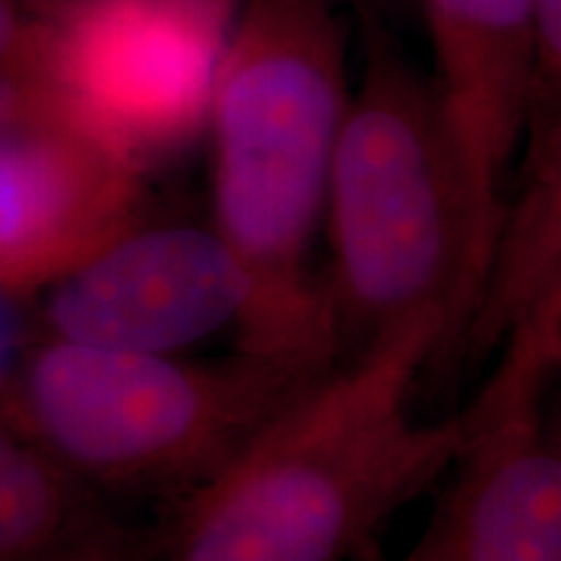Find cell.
<instances>
[{"label":"cell","instance_id":"cell-15","mask_svg":"<svg viewBox=\"0 0 561 561\" xmlns=\"http://www.w3.org/2000/svg\"><path fill=\"white\" fill-rule=\"evenodd\" d=\"M520 328L536 335V339L557 356V362H561V265L551 276L549 284H546L541 297L536 299L528 318H525L515 331H520Z\"/></svg>","mask_w":561,"mask_h":561},{"label":"cell","instance_id":"cell-9","mask_svg":"<svg viewBox=\"0 0 561 561\" xmlns=\"http://www.w3.org/2000/svg\"><path fill=\"white\" fill-rule=\"evenodd\" d=\"M421 3L437 60L434 76L483 193L502 203V178L528 123L538 0Z\"/></svg>","mask_w":561,"mask_h":561},{"label":"cell","instance_id":"cell-12","mask_svg":"<svg viewBox=\"0 0 561 561\" xmlns=\"http://www.w3.org/2000/svg\"><path fill=\"white\" fill-rule=\"evenodd\" d=\"M50 112V0H0V125Z\"/></svg>","mask_w":561,"mask_h":561},{"label":"cell","instance_id":"cell-6","mask_svg":"<svg viewBox=\"0 0 561 561\" xmlns=\"http://www.w3.org/2000/svg\"><path fill=\"white\" fill-rule=\"evenodd\" d=\"M45 325L53 339L149 354L234 328L240 348L291 359L273 335L261 280L219 229L201 224H128L53 280Z\"/></svg>","mask_w":561,"mask_h":561},{"label":"cell","instance_id":"cell-16","mask_svg":"<svg viewBox=\"0 0 561 561\" xmlns=\"http://www.w3.org/2000/svg\"><path fill=\"white\" fill-rule=\"evenodd\" d=\"M5 297L9 294L0 291V396L9 401L13 380L26 354H19V318Z\"/></svg>","mask_w":561,"mask_h":561},{"label":"cell","instance_id":"cell-5","mask_svg":"<svg viewBox=\"0 0 561 561\" xmlns=\"http://www.w3.org/2000/svg\"><path fill=\"white\" fill-rule=\"evenodd\" d=\"M237 0H50L60 115L133 164L208 121Z\"/></svg>","mask_w":561,"mask_h":561},{"label":"cell","instance_id":"cell-4","mask_svg":"<svg viewBox=\"0 0 561 561\" xmlns=\"http://www.w3.org/2000/svg\"><path fill=\"white\" fill-rule=\"evenodd\" d=\"M325 371L244 348L191 362L47 335L21 362L9 401L79 481L185 500Z\"/></svg>","mask_w":561,"mask_h":561},{"label":"cell","instance_id":"cell-8","mask_svg":"<svg viewBox=\"0 0 561 561\" xmlns=\"http://www.w3.org/2000/svg\"><path fill=\"white\" fill-rule=\"evenodd\" d=\"M138 172L60 112L0 125V291L53 284L133 224Z\"/></svg>","mask_w":561,"mask_h":561},{"label":"cell","instance_id":"cell-1","mask_svg":"<svg viewBox=\"0 0 561 561\" xmlns=\"http://www.w3.org/2000/svg\"><path fill=\"white\" fill-rule=\"evenodd\" d=\"M442 351L445 328L426 318L328 369L182 500L153 561H354L476 430V401L411 416L413 382Z\"/></svg>","mask_w":561,"mask_h":561},{"label":"cell","instance_id":"cell-11","mask_svg":"<svg viewBox=\"0 0 561 561\" xmlns=\"http://www.w3.org/2000/svg\"><path fill=\"white\" fill-rule=\"evenodd\" d=\"M58 460L0 421V561H30L102 520Z\"/></svg>","mask_w":561,"mask_h":561},{"label":"cell","instance_id":"cell-2","mask_svg":"<svg viewBox=\"0 0 561 561\" xmlns=\"http://www.w3.org/2000/svg\"><path fill=\"white\" fill-rule=\"evenodd\" d=\"M354 3L362 68L325 198L335 322L362 351L439 320L442 362H453L483 297L504 206L483 193L437 76L413 62L371 0Z\"/></svg>","mask_w":561,"mask_h":561},{"label":"cell","instance_id":"cell-14","mask_svg":"<svg viewBox=\"0 0 561 561\" xmlns=\"http://www.w3.org/2000/svg\"><path fill=\"white\" fill-rule=\"evenodd\" d=\"M144 551V543L130 530L102 517L79 536L30 561H149Z\"/></svg>","mask_w":561,"mask_h":561},{"label":"cell","instance_id":"cell-7","mask_svg":"<svg viewBox=\"0 0 561 561\" xmlns=\"http://www.w3.org/2000/svg\"><path fill=\"white\" fill-rule=\"evenodd\" d=\"M557 367L528 331L504 341L455 479L398 561H561V442L546 434L541 385Z\"/></svg>","mask_w":561,"mask_h":561},{"label":"cell","instance_id":"cell-10","mask_svg":"<svg viewBox=\"0 0 561 561\" xmlns=\"http://www.w3.org/2000/svg\"><path fill=\"white\" fill-rule=\"evenodd\" d=\"M561 265V110L530 138L523 187L504 206L491 271L458 359H481L515 333Z\"/></svg>","mask_w":561,"mask_h":561},{"label":"cell","instance_id":"cell-13","mask_svg":"<svg viewBox=\"0 0 561 561\" xmlns=\"http://www.w3.org/2000/svg\"><path fill=\"white\" fill-rule=\"evenodd\" d=\"M561 110V0H538L536 60L528 100V136H538Z\"/></svg>","mask_w":561,"mask_h":561},{"label":"cell","instance_id":"cell-3","mask_svg":"<svg viewBox=\"0 0 561 561\" xmlns=\"http://www.w3.org/2000/svg\"><path fill=\"white\" fill-rule=\"evenodd\" d=\"M348 102L335 0H237L206 121L214 227L261 280L278 348L318 367L341 333L307 255Z\"/></svg>","mask_w":561,"mask_h":561}]
</instances>
